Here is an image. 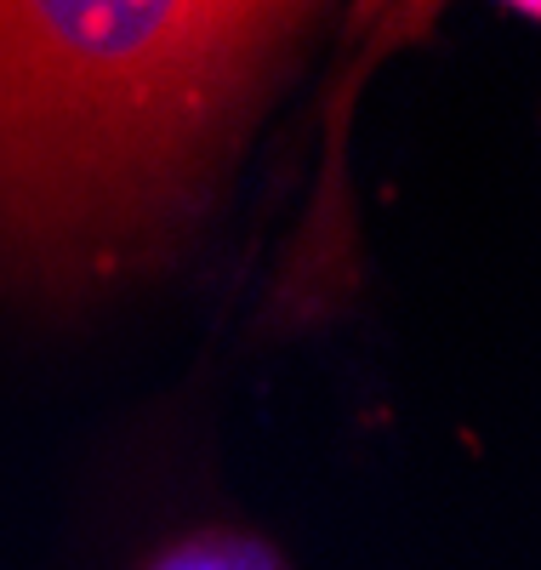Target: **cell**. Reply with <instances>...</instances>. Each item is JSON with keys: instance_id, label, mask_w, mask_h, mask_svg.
<instances>
[{"instance_id": "cell-1", "label": "cell", "mask_w": 541, "mask_h": 570, "mask_svg": "<svg viewBox=\"0 0 541 570\" xmlns=\"http://www.w3.org/2000/svg\"><path fill=\"white\" fill-rule=\"evenodd\" d=\"M319 7L0 0V279L104 292L217 200Z\"/></svg>"}, {"instance_id": "cell-2", "label": "cell", "mask_w": 541, "mask_h": 570, "mask_svg": "<svg viewBox=\"0 0 541 570\" xmlns=\"http://www.w3.org/2000/svg\"><path fill=\"white\" fill-rule=\"evenodd\" d=\"M142 570H291L285 553L257 537V531H239V525H200V531H183L177 542H166Z\"/></svg>"}]
</instances>
